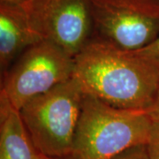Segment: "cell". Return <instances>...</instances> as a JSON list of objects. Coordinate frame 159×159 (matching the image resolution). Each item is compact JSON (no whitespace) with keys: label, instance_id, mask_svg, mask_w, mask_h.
Returning a JSON list of instances; mask_svg holds the SVG:
<instances>
[{"label":"cell","instance_id":"cell-7","mask_svg":"<svg viewBox=\"0 0 159 159\" xmlns=\"http://www.w3.org/2000/svg\"><path fill=\"white\" fill-rule=\"evenodd\" d=\"M43 41L23 5L0 2V69L4 75L26 50Z\"/></svg>","mask_w":159,"mask_h":159},{"label":"cell","instance_id":"cell-1","mask_svg":"<svg viewBox=\"0 0 159 159\" xmlns=\"http://www.w3.org/2000/svg\"><path fill=\"white\" fill-rule=\"evenodd\" d=\"M73 79L85 95L118 108L148 111L159 87V61L91 39L74 57Z\"/></svg>","mask_w":159,"mask_h":159},{"label":"cell","instance_id":"cell-12","mask_svg":"<svg viewBox=\"0 0 159 159\" xmlns=\"http://www.w3.org/2000/svg\"><path fill=\"white\" fill-rule=\"evenodd\" d=\"M147 112L150 116L152 120H159V87L157 92L156 94L155 99H154L153 103L147 111Z\"/></svg>","mask_w":159,"mask_h":159},{"label":"cell","instance_id":"cell-2","mask_svg":"<svg viewBox=\"0 0 159 159\" xmlns=\"http://www.w3.org/2000/svg\"><path fill=\"white\" fill-rule=\"evenodd\" d=\"M152 122L146 111L118 108L84 94L72 157L110 159L134 146L147 145Z\"/></svg>","mask_w":159,"mask_h":159},{"label":"cell","instance_id":"cell-4","mask_svg":"<svg viewBox=\"0 0 159 159\" xmlns=\"http://www.w3.org/2000/svg\"><path fill=\"white\" fill-rule=\"evenodd\" d=\"M74 57L43 40L23 52L2 75L0 101L20 111L34 97L73 78Z\"/></svg>","mask_w":159,"mask_h":159},{"label":"cell","instance_id":"cell-9","mask_svg":"<svg viewBox=\"0 0 159 159\" xmlns=\"http://www.w3.org/2000/svg\"><path fill=\"white\" fill-rule=\"evenodd\" d=\"M150 159H159V120H153L147 143Z\"/></svg>","mask_w":159,"mask_h":159},{"label":"cell","instance_id":"cell-10","mask_svg":"<svg viewBox=\"0 0 159 159\" xmlns=\"http://www.w3.org/2000/svg\"><path fill=\"white\" fill-rule=\"evenodd\" d=\"M110 159H150L147 145H137L118 154Z\"/></svg>","mask_w":159,"mask_h":159},{"label":"cell","instance_id":"cell-5","mask_svg":"<svg viewBox=\"0 0 159 159\" xmlns=\"http://www.w3.org/2000/svg\"><path fill=\"white\" fill-rule=\"evenodd\" d=\"M97 38L140 51L159 36V0H89Z\"/></svg>","mask_w":159,"mask_h":159},{"label":"cell","instance_id":"cell-14","mask_svg":"<svg viewBox=\"0 0 159 159\" xmlns=\"http://www.w3.org/2000/svg\"><path fill=\"white\" fill-rule=\"evenodd\" d=\"M39 159H74L72 156H69V157H46L43 155H41L40 154Z\"/></svg>","mask_w":159,"mask_h":159},{"label":"cell","instance_id":"cell-8","mask_svg":"<svg viewBox=\"0 0 159 159\" xmlns=\"http://www.w3.org/2000/svg\"><path fill=\"white\" fill-rule=\"evenodd\" d=\"M20 111L0 101V159H39Z\"/></svg>","mask_w":159,"mask_h":159},{"label":"cell","instance_id":"cell-6","mask_svg":"<svg viewBox=\"0 0 159 159\" xmlns=\"http://www.w3.org/2000/svg\"><path fill=\"white\" fill-rule=\"evenodd\" d=\"M23 6L42 40L57 44L74 57L91 40L89 0H29Z\"/></svg>","mask_w":159,"mask_h":159},{"label":"cell","instance_id":"cell-3","mask_svg":"<svg viewBox=\"0 0 159 159\" xmlns=\"http://www.w3.org/2000/svg\"><path fill=\"white\" fill-rule=\"evenodd\" d=\"M84 93L74 79L34 97L20 114L34 147L51 157L72 156Z\"/></svg>","mask_w":159,"mask_h":159},{"label":"cell","instance_id":"cell-13","mask_svg":"<svg viewBox=\"0 0 159 159\" xmlns=\"http://www.w3.org/2000/svg\"><path fill=\"white\" fill-rule=\"evenodd\" d=\"M29 0H0V2L10 3V4H16V5H23L27 3Z\"/></svg>","mask_w":159,"mask_h":159},{"label":"cell","instance_id":"cell-11","mask_svg":"<svg viewBox=\"0 0 159 159\" xmlns=\"http://www.w3.org/2000/svg\"><path fill=\"white\" fill-rule=\"evenodd\" d=\"M138 51L141 52L143 55L153 57L159 61V36L154 41L153 43H151L150 44H148L145 48Z\"/></svg>","mask_w":159,"mask_h":159}]
</instances>
